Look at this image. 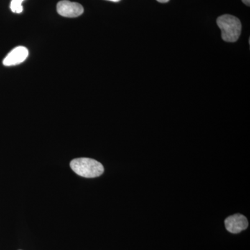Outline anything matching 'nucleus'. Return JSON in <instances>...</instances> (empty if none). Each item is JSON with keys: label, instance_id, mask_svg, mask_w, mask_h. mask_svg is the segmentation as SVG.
Instances as JSON below:
<instances>
[{"label": "nucleus", "instance_id": "1a4fd4ad", "mask_svg": "<svg viewBox=\"0 0 250 250\" xmlns=\"http://www.w3.org/2000/svg\"><path fill=\"white\" fill-rule=\"evenodd\" d=\"M108 1H113V2H118V1H121V0H108Z\"/></svg>", "mask_w": 250, "mask_h": 250}, {"label": "nucleus", "instance_id": "f257e3e1", "mask_svg": "<svg viewBox=\"0 0 250 250\" xmlns=\"http://www.w3.org/2000/svg\"><path fill=\"white\" fill-rule=\"evenodd\" d=\"M70 167L78 175L85 178H95L103 174L104 168L98 161L89 158H79L70 162Z\"/></svg>", "mask_w": 250, "mask_h": 250}, {"label": "nucleus", "instance_id": "20e7f679", "mask_svg": "<svg viewBox=\"0 0 250 250\" xmlns=\"http://www.w3.org/2000/svg\"><path fill=\"white\" fill-rule=\"evenodd\" d=\"M225 228L229 232L238 233L246 229L248 227V219L241 214H235L228 217L225 221Z\"/></svg>", "mask_w": 250, "mask_h": 250}, {"label": "nucleus", "instance_id": "39448f33", "mask_svg": "<svg viewBox=\"0 0 250 250\" xmlns=\"http://www.w3.org/2000/svg\"><path fill=\"white\" fill-rule=\"evenodd\" d=\"M29 51L25 47L19 46L13 49L3 61L5 66H12L22 63L27 58Z\"/></svg>", "mask_w": 250, "mask_h": 250}, {"label": "nucleus", "instance_id": "423d86ee", "mask_svg": "<svg viewBox=\"0 0 250 250\" xmlns=\"http://www.w3.org/2000/svg\"><path fill=\"white\" fill-rule=\"evenodd\" d=\"M23 1L24 0H11L10 8H11L12 12L15 13V14H21L22 12V3Z\"/></svg>", "mask_w": 250, "mask_h": 250}, {"label": "nucleus", "instance_id": "6e6552de", "mask_svg": "<svg viewBox=\"0 0 250 250\" xmlns=\"http://www.w3.org/2000/svg\"><path fill=\"white\" fill-rule=\"evenodd\" d=\"M156 1L160 3H167L170 0H156Z\"/></svg>", "mask_w": 250, "mask_h": 250}, {"label": "nucleus", "instance_id": "0eeeda50", "mask_svg": "<svg viewBox=\"0 0 250 250\" xmlns=\"http://www.w3.org/2000/svg\"><path fill=\"white\" fill-rule=\"evenodd\" d=\"M242 1H243L245 4L247 5V6H250V0H242Z\"/></svg>", "mask_w": 250, "mask_h": 250}, {"label": "nucleus", "instance_id": "7ed1b4c3", "mask_svg": "<svg viewBox=\"0 0 250 250\" xmlns=\"http://www.w3.org/2000/svg\"><path fill=\"white\" fill-rule=\"evenodd\" d=\"M57 12L65 18H77L83 13V8L80 4L68 0L59 1L57 6Z\"/></svg>", "mask_w": 250, "mask_h": 250}, {"label": "nucleus", "instance_id": "f03ea898", "mask_svg": "<svg viewBox=\"0 0 250 250\" xmlns=\"http://www.w3.org/2000/svg\"><path fill=\"white\" fill-rule=\"evenodd\" d=\"M217 24L221 29L222 39L225 42H234L238 40L242 24L238 18L231 15H223L217 19Z\"/></svg>", "mask_w": 250, "mask_h": 250}]
</instances>
